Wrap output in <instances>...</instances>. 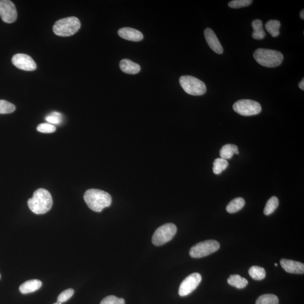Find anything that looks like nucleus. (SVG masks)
I'll return each mask as SVG.
<instances>
[{"instance_id":"1","label":"nucleus","mask_w":304,"mask_h":304,"mask_svg":"<svg viewBox=\"0 0 304 304\" xmlns=\"http://www.w3.org/2000/svg\"><path fill=\"white\" fill-rule=\"evenodd\" d=\"M28 205L34 214H44L52 208V198L50 192L40 188L34 192L33 197L28 201Z\"/></svg>"},{"instance_id":"2","label":"nucleus","mask_w":304,"mask_h":304,"mask_svg":"<svg viewBox=\"0 0 304 304\" xmlns=\"http://www.w3.org/2000/svg\"><path fill=\"white\" fill-rule=\"evenodd\" d=\"M84 200L92 210L99 212L112 204V197L107 192L96 189H90L86 191Z\"/></svg>"},{"instance_id":"3","label":"nucleus","mask_w":304,"mask_h":304,"mask_svg":"<svg viewBox=\"0 0 304 304\" xmlns=\"http://www.w3.org/2000/svg\"><path fill=\"white\" fill-rule=\"evenodd\" d=\"M254 57L258 64L268 68L278 67L284 58L281 52L265 48H258L255 51Z\"/></svg>"},{"instance_id":"4","label":"nucleus","mask_w":304,"mask_h":304,"mask_svg":"<svg viewBox=\"0 0 304 304\" xmlns=\"http://www.w3.org/2000/svg\"><path fill=\"white\" fill-rule=\"evenodd\" d=\"M81 23L78 17L71 16L57 21L53 26L54 33L57 36L68 37L78 32Z\"/></svg>"},{"instance_id":"5","label":"nucleus","mask_w":304,"mask_h":304,"mask_svg":"<svg viewBox=\"0 0 304 304\" xmlns=\"http://www.w3.org/2000/svg\"><path fill=\"white\" fill-rule=\"evenodd\" d=\"M179 82L185 92L191 96H202L207 90L205 83L193 76H181L179 79Z\"/></svg>"},{"instance_id":"6","label":"nucleus","mask_w":304,"mask_h":304,"mask_svg":"<svg viewBox=\"0 0 304 304\" xmlns=\"http://www.w3.org/2000/svg\"><path fill=\"white\" fill-rule=\"evenodd\" d=\"M176 226L173 223H167L159 227L152 237V243L157 246H162L169 242L176 235Z\"/></svg>"},{"instance_id":"7","label":"nucleus","mask_w":304,"mask_h":304,"mask_svg":"<svg viewBox=\"0 0 304 304\" xmlns=\"http://www.w3.org/2000/svg\"><path fill=\"white\" fill-rule=\"evenodd\" d=\"M219 248L220 244L218 241L205 240L192 247L190 251V255L193 258H201L216 252Z\"/></svg>"},{"instance_id":"8","label":"nucleus","mask_w":304,"mask_h":304,"mask_svg":"<svg viewBox=\"0 0 304 304\" xmlns=\"http://www.w3.org/2000/svg\"><path fill=\"white\" fill-rule=\"evenodd\" d=\"M234 111L244 116H254L261 112L262 108L260 103L256 101L242 99L236 101L234 104Z\"/></svg>"},{"instance_id":"9","label":"nucleus","mask_w":304,"mask_h":304,"mask_svg":"<svg viewBox=\"0 0 304 304\" xmlns=\"http://www.w3.org/2000/svg\"><path fill=\"white\" fill-rule=\"evenodd\" d=\"M202 281V276L197 272L191 274L184 279L180 284L179 294L180 296H186L197 288Z\"/></svg>"},{"instance_id":"10","label":"nucleus","mask_w":304,"mask_h":304,"mask_svg":"<svg viewBox=\"0 0 304 304\" xmlns=\"http://www.w3.org/2000/svg\"><path fill=\"white\" fill-rule=\"evenodd\" d=\"M0 16L3 22L12 23L17 19V12L14 3L9 0H0Z\"/></svg>"},{"instance_id":"11","label":"nucleus","mask_w":304,"mask_h":304,"mask_svg":"<svg viewBox=\"0 0 304 304\" xmlns=\"http://www.w3.org/2000/svg\"><path fill=\"white\" fill-rule=\"evenodd\" d=\"M12 61L14 65L23 71H33L37 68L33 59L27 54H16L13 56Z\"/></svg>"},{"instance_id":"12","label":"nucleus","mask_w":304,"mask_h":304,"mask_svg":"<svg viewBox=\"0 0 304 304\" xmlns=\"http://www.w3.org/2000/svg\"><path fill=\"white\" fill-rule=\"evenodd\" d=\"M204 33L205 39L208 46L216 53L222 54L223 52V48L214 31L208 28L205 30Z\"/></svg>"},{"instance_id":"13","label":"nucleus","mask_w":304,"mask_h":304,"mask_svg":"<svg viewBox=\"0 0 304 304\" xmlns=\"http://www.w3.org/2000/svg\"><path fill=\"white\" fill-rule=\"evenodd\" d=\"M280 263L282 268L289 273L304 274V265L300 262L283 258Z\"/></svg>"},{"instance_id":"14","label":"nucleus","mask_w":304,"mask_h":304,"mask_svg":"<svg viewBox=\"0 0 304 304\" xmlns=\"http://www.w3.org/2000/svg\"><path fill=\"white\" fill-rule=\"evenodd\" d=\"M119 36L123 39L139 42L143 39V34L139 31L132 29V28L125 27L118 30Z\"/></svg>"},{"instance_id":"15","label":"nucleus","mask_w":304,"mask_h":304,"mask_svg":"<svg viewBox=\"0 0 304 304\" xmlns=\"http://www.w3.org/2000/svg\"><path fill=\"white\" fill-rule=\"evenodd\" d=\"M121 71L127 74H137L141 71V66L129 59H122L120 63Z\"/></svg>"},{"instance_id":"16","label":"nucleus","mask_w":304,"mask_h":304,"mask_svg":"<svg viewBox=\"0 0 304 304\" xmlns=\"http://www.w3.org/2000/svg\"><path fill=\"white\" fill-rule=\"evenodd\" d=\"M42 286V282L38 279H32L26 281L20 286L19 291L23 294L33 292L39 289Z\"/></svg>"},{"instance_id":"17","label":"nucleus","mask_w":304,"mask_h":304,"mask_svg":"<svg viewBox=\"0 0 304 304\" xmlns=\"http://www.w3.org/2000/svg\"><path fill=\"white\" fill-rule=\"evenodd\" d=\"M239 148L235 144H228L224 145L220 151L221 159L226 160L231 159L234 155H239Z\"/></svg>"},{"instance_id":"18","label":"nucleus","mask_w":304,"mask_h":304,"mask_svg":"<svg viewBox=\"0 0 304 304\" xmlns=\"http://www.w3.org/2000/svg\"><path fill=\"white\" fill-rule=\"evenodd\" d=\"M252 27L254 30L252 36L255 40L264 39L266 36V34L263 29V22L260 19L254 20L252 23Z\"/></svg>"},{"instance_id":"19","label":"nucleus","mask_w":304,"mask_h":304,"mask_svg":"<svg viewBox=\"0 0 304 304\" xmlns=\"http://www.w3.org/2000/svg\"><path fill=\"white\" fill-rule=\"evenodd\" d=\"M227 281L229 285L239 289L244 288L248 285L247 279L238 274L230 275Z\"/></svg>"},{"instance_id":"20","label":"nucleus","mask_w":304,"mask_h":304,"mask_svg":"<svg viewBox=\"0 0 304 304\" xmlns=\"http://www.w3.org/2000/svg\"><path fill=\"white\" fill-rule=\"evenodd\" d=\"M244 205H245V201H244L243 198H236L230 201L229 204L227 205L226 208V211L230 213V214L237 212L242 209L244 207Z\"/></svg>"},{"instance_id":"21","label":"nucleus","mask_w":304,"mask_h":304,"mask_svg":"<svg viewBox=\"0 0 304 304\" xmlns=\"http://www.w3.org/2000/svg\"><path fill=\"white\" fill-rule=\"evenodd\" d=\"M281 27V23L277 20H271L265 24V29L267 32L271 34V36L273 37H277L279 36V29Z\"/></svg>"},{"instance_id":"22","label":"nucleus","mask_w":304,"mask_h":304,"mask_svg":"<svg viewBox=\"0 0 304 304\" xmlns=\"http://www.w3.org/2000/svg\"><path fill=\"white\" fill-rule=\"evenodd\" d=\"M249 273L251 278L257 281L262 280L266 277V272L264 268L258 266L251 267Z\"/></svg>"},{"instance_id":"23","label":"nucleus","mask_w":304,"mask_h":304,"mask_svg":"<svg viewBox=\"0 0 304 304\" xmlns=\"http://www.w3.org/2000/svg\"><path fill=\"white\" fill-rule=\"evenodd\" d=\"M279 205V200L277 197L275 196L271 197L267 203L264 209L265 215H270L273 212Z\"/></svg>"},{"instance_id":"24","label":"nucleus","mask_w":304,"mask_h":304,"mask_svg":"<svg viewBox=\"0 0 304 304\" xmlns=\"http://www.w3.org/2000/svg\"><path fill=\"white\" fill-rule=\"evenodd\" d=\"M256 304H279L278 297L272 294L261 295L256 302Z\"/></svg>"},{"instance_id":"25","label":"nucleus","mask_w":304,"mask_h":304,"mask_svg":"<svg viewBox=\"0 0 304 304\" xmlns=\"http://www.w3.org/2000/svg\"><path fill=\"white\" fill-rule=\"evenodd\" d=\"M228 165L229 163L226 160L221 158L216 159L213 166V172L216 175L221 174L228 167Z\"/></svg>"},{"instance_id":"26","label":"nucleus","mask_w":304,"mask_h":304,"mask_svg":"<svg viewBox=\"0 0 304 304\" xmlns=\"http://www.w3.org/2000/svg\"><path fill=\"white\" fill-rule=\"evenodd\" d=\"M16 107L13 104L4 100H0V114H9L15 112Z\"/></svg>"},{"instance_id":"27","label":"nucleus","mask_w":304,"mask_h":304,"mask_svg":"<svg viewBox=\"0 0 304 304\" xmlns=\"http://www.w3.org/2000/svg\"><path fill=\"white\" fill-rule=\"evenodd\" d=\"M252 2L251 0H234L228 3V6L233 9H239L249 6Z\"/></svg>"},{"instance_id":"28","label":"nucleus","mask_w":304,"mask_h":304,"mask_svg":"<svg viewBox=\"0 0 304 304\" xmlns=\"http://www.w3.org/2000/svg\"><path fill=\"white\" fill-rule=\"evenodd\" d=\"M45 120L49 122L50 124L59 125L62 122V116L61 113L57 112H54L45 118Z\"/></svg>"},{"instance_id":"29","label":"nucleus","mask_w":304,"mask_h":304,"mask_svg":"<svg viewBox=\"0 0 304 304\" xmlns=\"http://www.w3.org/2000/svg\"><path fill=\"white\" fill-rule=\"evenodd\" d=\"M100 304H125V302L124 299L111 295L105 298Z\"/></svg>"},{"instance_id":"30","label":"nucleus","mask_w":304,"mask_h":304,"mask_svg":"<svg viewBox=\"0 0 304 304\" xmlns=\"http://www.w3.org/2000/svg\"><path fill=\"white\" fill-rule=\"evenodd\" d=\"M37 130L43 133H52L56 131V128L50 124H41L38 126Z\"/></svg>"},{"instance_id":"31","label":"nucleus","mask_w":304,"mask_h":304,"mask_svg":"<svg viewBox=\"0 0 304 304\" xmlns=\"http://www.w3.org/2000/svg\"><path fill=\"white\" fill-rule=\"evenodd\" d=\"M73 294H74V290L73 289L69 288L65 290L58 297V303H63L67 302Z\"/></svg>"},{"instance_id":"32","label":"nucleus","mask_w":304,"mask_h":304,"mask_svg":"<svg viewBox=\"0 0 304 304\" xmlns=\"http://www.w3.org/2000/svg\"><path fill=\"white\" fill-rule=\"evenodd\" d=\"M299 86L300 89L304 90V79L302 80L301 82L299 83Z\"/></svg>"},{"instance_id":"33","label":"nucleus","mask_w":304,"mask_h":304,"mask_svg":"<svg viewBox=\"0 0 304 304\" xmlns=\"http://www.w3.org/2000/svg\"><path fill=\"white\" fill-rule=\"evenodd\" d=\"M300 17H301L302 19L303 20L304 19V10H303L302 11L300 12Z\"/></svg>"},{"instance_id":"34","label":"nucleus","mask_w":304,"mask_h":304,"mask_svg":"<svg viewBox=\"0 0 304 304\" xmlns=\"http://www.w3.org/2000/svg\"><path fill=\"white\" fill-rule=\"evenodd\" d=\"M275 267H277L278 266V264L277 263L275 264Z\"/></svg>"},{"instance_id":"35","label":"nucleus","mask_w":304,"mask_h":304,"mask_svg":"<svg viewBox=\"0 0 304 304\" xmlns=\"http://www.w3.org/2000/svg\"><path fill=\"white\" fill-rule=\"evenodd\" d=\"M58 304V303H55V304Z\"/></svg>"},{"instance_id":"36","label":"nucleus","mask_w":304,"mask_h":304,"mask_svg":"<svg viewBox=\"0 0 304 304\" xmlns=\"http://www.w3.org/2000/svg\"><path fill=\"white\" fill-rule=\"evenodd\" d=\"M0 278H1V275H0Z\"/></svg>"}]
</instances>
